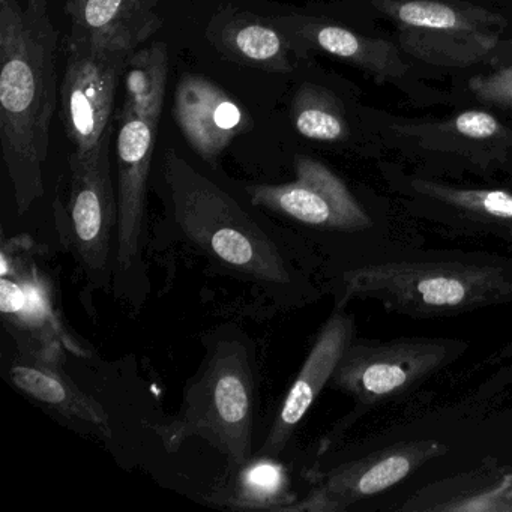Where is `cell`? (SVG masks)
Wrapping results in <instances>:
<instances>
[{"instance_id":"cell-8","label":"cell","mask_w":512,"mask_h":512,"mask_svg":"<svg viewBox=\"0 0 512 512\" xmlns=\"http://www.w3.org/2000/svg\"><path fill=\"white\" fill-rule=\"evenodd\" d=\"M61 116L73 152L86 154L112 131L116 91L133 53L68 40Z\"/></svg>"},{"instance_id":"cell-3","label":"cell","mask_w":512,"mask_h":512,"mask_svg":"<svg viewBox=\"0 0 512 512\" xmlns=\"http://www.w3.org/2000/svg\"><path fill=\"white\" fill-rule=\"evenodd\" d=\"M164 178L176 224L194 247L256 283L308 287L256 220L173 149L164 154Z\"/></svg>"},{"instance_id":"cell-16","label":"cell","mask_w":512,"mask_h":512,"mask_svg":"<svg viewBox=\"0 0 512 512\" xmlns=\"http://www.w3.org/2000/svg\"><path fill=\"white\" fill-rule=\"evenodd\" d=\"M208 37L217 50L238 64L274 73L292 71L293 43L271 20L245 13L221 14Z\"/></svg>"},{"instance_id":"cell-11","label":"cell","mask_w":512,"mask_h":512,"mask_svg":"<svg viewBox=\"0 0 512 512\" xmlns=\"http://www.w3.org/2000/svg\"><path fill=\"white\" fill-rule=\"evenodd\" d=\"M119 121L121 127L116 140L118 229L115 260L119 274H130L140 262L149 170L160 124L136 115L119 116Z\"/></svg>"},{"instance_id":"cell-25","label":"cell","mask_w":512,"mask_h":512,"mask_svg":"<svg viewBox=\"0 0 512 512\" xmlns=\"http://www.w3.org/2000/svg\"><path fill=\"white\" fill-rule=\"evenodd\" d=\"M490 362L496 365V368L476 391V400L478 401L497 397L500 392L512 386V340L499 349Z\"/></svg>"},{"instance_id":"cell-23","label":"cell","mask_w":512,"mask_h":512,"mask_svg":"<svg viewBox=\"0 0 512 512\" xmlns=\"http://www.w3.org/2000/svg\"><path fill=\"white\" fill-rule=\"evenodd\" d=\"M298 133L316 142L337 143L349 137V127L337 98L316 85H302L292 104Z\"/></svg>"},{"instance_id":"cell-6","label":"cell","mask_w":512,"mask_h":512,"mask_svg":"<svg viewBox=\"0 0 512 512\" xmlns=\"http://www.w3.org/2000/svg\"><path fill=\"white\" fill-rule=\"evenodd\" d=\"M253 367L241 343H220L185 394L175 422L160 430L167 445L202 436L229 457L233 467L251 458Z\"/></svg>"},{"instance_id":"cell-10","label":"cell","mask_w":512,"mask_h":512,"mask_svg":"<svg viewBox=\"0 0 512 512\" xmlns=\"http://www.w3.org/2000/svg\"><path fill=\"white\" fill-rule=\"evenodd\" d=\"M448 452L437 440L391 443L370 454L340 464L317 476L316 490L293 511H344L361 500L379 496L416 470Z\"/></svg>"},{"instance_id":"cell-14","label":"cell","mask_w":512,"mask_h":512,"mask_svg":"<svg viewBox=\"0 0 512 512\" xmlns=\"http://www.w3.org/2000/svg\"><path fill=\"white\" fill-rule=\"evenodd\" d=\"M68 40L134 53L161 26L160 0H67Z\"/></svg>"},{"instance_id":"cell-4","label":"cell","mask_w":512,"mask_h":512,"mask_svg":"<svg viewBox=\"0 0 512 512\" xmlns=\"http://www.w3.org/2000/svg\"><path fill=\"white\" fill-rule=\"evenodd\" d=\"M295 181L247 187L251 203L326 235L346 238L352 248L349 265L380 256L403 245L421 244L415 230H401L386 212L368 208L340 176L299 155Z\"/></svg>"},{"instance_id":"cell-21","label":"cell","mask_w":512,"mask_h":512,"mask_svg":"<svg viewBox=\"0 0 512 512\" xmlns=\"http://www.w3.org/2000/svg\"><path fill=\"white\" fill-rule=\"evenodd\" d=\"M0 310L5 320L17 331L41 334L44 337L49 332H59L58 323L53 319L46 284L35 272L29 275L19 274L5 260H2L0 278Z\"/></svg>"},{"instance_id":"cell-22","label":"cell","mask_w":512,"mask_h":512,"mask_svg":"<svg viewBox=\"0 0 512 512\" xmlns=\"http://www.w3.org/2000/svg\"><path fill=\"white\" fill-rule=\"evenodd\" d=\"M271 455L250 458L233 467L236 475L230 491V505L238 508L278 509V502H287L290 493L289 472Z\"/></svg>"},{"instance_id":"cell-26","label":"cell","mask_w":512,"mask_h":512,"mask_svg":"<svg viewBox=\"0 0 512 512\" xmlns=\"http://www.w3.org/2000/svg\"><path fill=\"white\" fill-rule=\"evenodd\" d=\"M496 50H500V52H511L512 53V44H506V46H497V49ZM511 62H512V58H511ZM509 65H512V64H509Z\"/></svg>"},{"instance_id":"cell-7","label":"cell","mask_w":512,"mask_h":512,"mask_svg":"<svg viewBox=\"0 0 512 512\" xmlns=\"http://www.w3.org/2000/svg\"><path fill=\"white\" fill-rule=\"evenodd\" d=\"M389 185L413 220L458 238L512 247V188L461 187L424 175L391 173Z\"/></svg>"},{"instance_id":"cell-20","label":"cell","mask_w":512,"mask_h":512,"mask_svg":"<svg viewBox=\"0 0 512 512\" xmlns=\"http://www.w3.org/2000/svg\"><path fill=\"white\" fill-rule=\"evenodd\" d=\"M169 77V50L154 43L137 49L125 65L124 106L121 115H136L160 124Z\"/></svg>"},{"instance_id":"cell-17","label":"cell","mask_w":512,"mask_h":512,"mask_svg":"<svg viewBox=\"0 0 512 512\" xmlns=\"http://www.w3.org/2000/svg\"><path fill=\"white\" fill-rule=\"evenodd\" d=\"M10 376L20 391L40 403L55 407L62 415L80 419L95 427H106L107 415L103 407L41 356L28 353L17 359L11 365Z\"/></svg>"},{"instance_id":"cell-13","label":"cell","mask_w":512,"mask_h":512,"mask_svg":"<svg viewBox=\"0 0 512 512\" xmlns=\"http://www.w3.org/2000/svg\"><path fill=\"white\" fill-rule=\"evenodd\" d=\"M175 119L191 148L211 164L250 127L244 107L200 76H184L178 83Z\"/></svg>"},{"instance_id":"cell-2","label":"cell","mask_w":512,"mask_h":512,"mask_svg":"<svg viewBox=\"0 0 512 512\" xmlns=\"http://www.w3.org/2000/svg\"><path fill=\"white\" fill-rule=\"evenodd\" d=\"M337 305L362 299L410 319H445L512 302V257L403 245L343 266Z\"/></svg>"},{"instance_id":"cell-9","label":"cell","mask_w":512,"mask_h":512,"mask_svg":"<svg viewBox=\"0 0 512 512\" xmlns=\"http://www.w3.org/2000/svg\"><path fill=\"white\" fill-rule=\"evenodd\" d=\"M68 205L73 244L86 272L101 277L109 269L113 232L118 229V197L112 176V131L97 148L70 157Z\"/></svg>"},{"instance_id":"cell-1","label":"cell","mask_w":512,"mask_h":512,"mask_svg":"<svg viewBox=\"0 0 512 512\" xmlns=\"http://www.w3.org/2000/svg\"><path fill=\"white\" fill-rule=\"evenodd\" d=\"M59 34L47 0L0 2V146L25 214L44 194L50 128L58 106Z\"/></svg>"},{"instance_id":"cell-19","label":"cell","mask_w":512,"mask_h":512,"mask_svg":"<svg viewBox=\"0 0 512 512\" xmlns=\"http://www.w3.org/2000/svg\"><path fill=\"white\" fill-rule=\"evenodd\" d=\"M404 52L430 64L469 67L487 59L499 46L497 34L434 31L398 26Z\"/></svg>"},{"instance_id":"cell-5","label":"cell","mask_w":512,"mask_h":512,"mask_svg":"<svg viewBox=\"0 0 512 512\" xmlns=\"http://www.w3.org/2000/svg\"><path fill=\"white\" fill-rule=\"evenodd\" d=\"M469 349V341L460 338H355L329 383L355 401V410L344 424L349 427L370 410L415 392L431 377L460 361Z\"/></svg>"},{"instance_id":"cell-12","label":"cell","mask_w":512,"mask_h":512,"mask_svg":"<svg viewBox=\"0 0 512 512\" xmlns=\"http://www.w3.org/2000/svg\"><path fill=\"white\" fill-rule=\"evenodd\" d=\"M355 338V317L346 313L344 307H335L334 313L320 329L295 382L290 386L283 406L260 448V455L277 457L283 452L320 392L331 383L341 358Z\"/></svg>"},{"instance_id":"cell-15","label":"cell","mask_w":512,"mask_h":512,"mask_svg":"<svg viewBox=\"0 0 512 512\" xmlns=\"http://www.w3.org/2000/svg\"><path fill=\"white\" fill-rule=\"evenodd\" d=\"M272 23L295 43H304L367 71L380 82L406 73L397 47L389 41L368 38L326 20L307 16L272 17Z\"/></svg>"},{"instance_id":"cell-24","label":"cell","mask_w":512,"mask_h":512,"mask_svg":"<svg viewBox=\"0 0 512 512\" xmlns=\"http://www.w3.org/2000/svg\"><path fill=\"white\" fill-rule=\"evenodd\" d=\"M469 88L482 103L512 109V65H506L487 76L473 77Z\"/></svg>"},{"instance_id":"cell-18","label":"cell","mask_w":512,"mask_h":512,"mask_svg":"<svg viewBox=\"0 0 512 512\" xmlns=\"http://www.w3.org/2000/svg\"><path fill=\"white\" fill-rule=\"evenodd\" d=\"M374 5L409 28L497 34L505 26L502 17L463 0H374Z\"/></svg>"}]
</instances>
